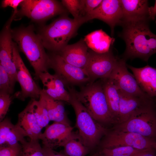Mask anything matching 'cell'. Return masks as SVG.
<instances>
[{
  "instance_id": "cell-20",
  "label": "cell",
  "mask_w": 156,
  "mask_h": 156,
  "mask_svg": "<svg viewBox=\"0 0 156 156\" xmlns=\"http://www.w3.org/2000/svg\"><path fill=\"white\" fill-rule=\"evenodd\" d=\"M127 65L142 91L150 97L156 98V68L148 65L139 68Z\"/></svg>"
},
{
  "instance_id": "cell-12",
  "label": "cell",
  "mask_w": 156,
  "mask_h": 156,
  "mask_svg": "<svg viewBox=\"0 0 156 156\" xmlns=\"http://www.w3.org/2000/svg\"><path fill=\"white\" fill-rule=\"evenodd\" d=\"M126 61L119 58L108 78L122 93L139 97H150L141 89L133 75L128 71Z\"/></svg>"
},
{
  "instance_id": "cell-30",
  "label": "cell",
  "mask_w": 156,
  "mask_h": 156,
  "mask_svg": "<svg viewBox=\"0 0 156 156\" xmlns=\"http://www.w3.org/2000/svg\"><path fill=\"white\" fill-rule=\"evenodd\" d=\"M61 2L68 12L72 15L74 19H80L83 0H62Z\"/></svg>"
},
{
  "instance_id": "cell-7",
  "label": "cell",
  "mask_w": 156,
  "mask_h": 156,
  "mask_svg": "<svg viewBox=\"0 0 156 156\" xmlns=\"http://www.w3.org/2000/svg\"><path fill=\"white\" fill-rule=\"evenodd\" d=\"M19 6L16 17L25 16L38 23L68 13L61 2L55 0H23Z\"/></svg>"
},
{
  "instance_id": "cell-25",
  "label": "cell",
  "mask_w": 156,
  "mask_h": 156,
  "mask_svg": "<svg viewBox=\"0 0 156 156\" xmlns=\"http://www.w3.org/2000/svg\"><path fill=\"white\" fill-rule=\"evenodd\" d=\"M103 85L109 110L117 124L119 122V92L109 79H102Z\"/></svg>"
},
{
  "instance_id": "cell-24",
  "label": "cell",
  "mask_w": 156,
  "mask_h": 156,
  "mask_svg": "<svg viewBox=\"0 0 156 156\" xmlns=\"http://www.w3.org/2000/svg\"><path fill=\"white\" fill-rule=\"evenodd\" d=\"M40 96L44 101L50 121L70 124L63 101L53 99L43 92L42 90Z\"/></svg>"
},
{
  "instance_id": "cell-33",
  "label": "cell",
  "mask_w": 156,
  "mask_h": 156,
  "mask_svg": "<svg viewBox=\"0 0 156 156\" xmlns=\"http://www.w3.org/2000/svg\"><path fill=\"white\" fill-rule=\"evenodd\" d=\"M22 147L21 144L11 146H0V156H21Z\"/></svg>"
},
{
  "instance_id": "cell-16",
  "label": "cell",
  "mask_w": 156,
  "mask_h": 156,
  "mask_svg": "<svg viewBox=\"0 0 156 156\" xmlns=\"http://www.w3.org/2000/svg\"><path fill=\"white\" fill-rule=\"evenodd\" d=\"M39 79L43 85L42 90L43 92L55 100L69 103L70 93L66 89L64 82L57 75L51 74L48 72L41 74Z\"/></svg>"
},
{
  "instance_id": "cell-3",
  "label": "cell",
  "mask_w": 156,
  "mask_h": 156,
  "mask_svg": "<svg viewBox=\"0 0 156 156\" xmlns=\"http://www.w3.org/2000/svg\"><path fill=\"white\" fill-rule=\"evenodd\" d=\"M83 23L81 20L70 18L68 14H63L50 24L41 26L37 34L45 49L57 53L76 36L79 28Z\"/></svg>"
},
{
  "instance_id": "cell-36",
  "label": "cell",
  "mask_w": 156,
  "mask_h": 156,
  "mask_svg": "<svg viewBox=\"0 0 156 156\" xmlns=\"http://www.w3.org/2000/svg\"><path fill=\"white\" fill-rule=\"evenodd\" d=\"M42 148L46 156H67L64 152H58L50 148L43 146Z\"/></svg>"
},
{
  "instance_id": "cell-21",
  "label": "cell",
  "mask_w": 156,
  "mask_h": 156,
  "mask_svg": "<svg viewBox=\"0 0 156 156\" xmlns=\"http://www.w3.org/2000/svg\"><path fill=\"white\" fill-rule=\"evenodd\" d=\"M31 140L40 139L42 129L39 125L33 112L30 101L18 115L17 123Z\"/></svg>"
},
{
  "instance_id": "cell-5",
  "label": "cell",
  "mask_w": 156,
  "mask_h": 156,
  "mask_svg": "<svg viewBox=\"0 0 156 156\" xmlns=\"http://www.w3.org/2000/svg\"><path fill=\"white\" fill-rule=\"evenodd\" d=\"M68 89L70 96L69 103L76 115V126L78 129L79 136L86 146L89 149L93 148L108 131L90 114L77 99L71 88Z\"/></svg>"
},
{
  "instance_id": "cell-27",
  "label": "cell",
  "mask_w": 156,
  "mask_h": 156,
  "mask_svg": "<svg viewBox=\"0 0 156 156\" xmlns=\"http://www.w3.org/2000/svg\"><path fill=\"white\" fill-rule=\"evenodd\" d=\"M31 107L38 124L42 129L47 127L50 121L44 101L41 96L39 100L31 99Z\"/></svg>"
},
{
  "instance_id": "cell-6",
  "label": "cell",
  "mask_w": 156,
  "mask_h": 156,
  "mask_svg": "<svg viewBox=\"0 0 156 156\" xmlns=\"http://www.w3.org/2000/svg\"><path fill=\"white\" fill-rule=\"evenodd\" d=\"M113 129L137 133L151 139L156 137V113L153 104L138 110L127 121L116 124Z\"/></svg>"
},
{
  "instance_id": "cell-22",
  "label": "cell",
  "mask_w": 156,
  "mask_h": 156,
  "mask_svg": "<svg viewBox=\"0 0 156 156\" xmlns=\"http://www.w3.org/2000/svg\"><path fill=\"white\" fill-rule=\"evenodd\" d=\"M26 136L22 129L16 124H13L10 118H5L0 122V146L16 145Z\"/></svg>"
},
{
  "instance_id": "cell-41",
  "label": "cell",
  "mask_w": 156,
  "mask_h": 156,
  "mask_svg": "<svg viewBox=\"0 0 156 156\" xmlns=\"http://www.w3.org/2000/svg\"></svg>"
},
{
  "instance_id": "cell-11",
  "label": "cell",
  "mask_w": 156,
  "mask_h": 156,
  "mask_svg": "<svg viewBox=\"0 0 156 156\" xmlns=\"http://www.w3.org/2000/svg\"><path fill=\"white\" fill-rule=\"evenodd\" d=\"M119 58L113 54L112 50L103 53L90 50L88 62L85 69L90 78V82L98 79L108 78Z\"/></svg>"
},
{
  "instance_id": "cell-8",
  "label": "cell",
  "mask_w": 156,
  "mask_h": 156,
  "mask_svg": "<svg viewBox=\"0 0 156 156\" xmlns=\"http://www.w3.org/2000/svg\"><path fill=\"white\" fill-rule=\"evenodd\" d=\"M105 135L102 148L127 146L140 150L156 149V142L153 139L137 133L113 129Z\"/></svg>"
},
{
  "instance_id": "cell-19",
  "label": "cell",
  "mask_w": 156,
  "mask_h": 156,
  "mask_svg": "<svg viewBox=\"0 0 156 156\" xmlns=\"http://www.w3.org/2000/svg\"><path fill=\"white\" fill-rule=\"evenodd\" d=\"M120 2L123 13L122 23L150 20L148 0H120Z\"/></svg>"
},
{
  "instance_id": "cell-13",
  "label": "cell",
  "mask_w": 156,
  "mask_h": 156,
  "mask_svg": "<svg viewBox=\"0 0 156 156\" xmlns=\"http://www.w3.org/2000/svg\"><path fill=\"white\" fill-rule=\"evenodd\" d=\"M122 18L120 0H103L99 6L82 18L85 23L94 19L103 21L110 27L113 36L115 27L121 25Z\"/></svg>"
},
{
  "instance_id": "cell-40",
  "label": "cell",
  "mask_w": 156,
  "mask_h": 156,
  "mask_svg": "<svg viewBox=\"0 0 156 156\" xmlns=\"http://www.w3.org/2000/svg\"><path fill=\"white\" fill-rule=\"evenodd\" d=\"M155 23H156V21H155Z\"/></svg>"
},
{
  "instance_id": "cell-38",
  "label": "cell",
  "mask_w": 156,
  "mask_h": 156,
  "mask_svg": "<svg viewBox=\"0 0 156 156\" xmlns=\"http://www.w3.org/2000/svg\"><path fill=\"white\" fill-rule=\"evenodd\" d=\"M154 149L147 150L143 153L137 156H156Z\"/></svg>"
},
{
  "instance_id": "cell-35",
  "label": "cell",
  "mask_w": 156,
  "mask_h": 156,
  "mask_svg": "<svg viewBox=\"0 0 156 156\" xmlns=\"http://www.w3.org/2000/svg\"><path fill=\"white\" fill-rule=\"evenodd\" d=\"M23 0H3L2 1L1 7L5 8L8 6L14 9L13 13L16 15L18 10L17 8Z\"/></svg>"
},
{
  "instance_id": "cell-4",
  "label": "cell",
  "mask_w": 156,
  "mask_h": 156,
  "mask_svg": "<svg viewBox=\"0 0 156 156\" xmlns=\"http://www.w3.org/2000/svg\"><path fill=\"white\" fill-rule=\"evenodd\" d=\"M71 89L77 99L97 121L102 125L117 123L109 110L102 81L89 82L79 91Z\"/></svg>"
},
{
  "instance_id": "cell-18",
  "label": "cell",
  "mask_w": 156,
  "mask_h": 156,
  "mask_svg": "<svg viewBox=\"0 0 156 156\" xmlns=\"http://www.w3.org/2000/svg\"><path fill=\"white\" fill-rule=\"evenodd\" d=\"M119 92L120 99L118 123L127 121L132 114L139 109L153 103V98L150 97L134 96Z\"/></svg>"
},
{
  "instance_id": "cell-2",
  "label": "cell",
  "mask_w": 156,
  "mask_h": 156,
  "mask_svg": "<svg viewBox=\"0 0 156 156\" xmlns=\"http://www.w3.org/2000/svg\"><path fill=\"white\" fill-rule=\"evenodd\" d=\"M34 29L33 25H30L11 29L12 36L18 50L25 55L33 68L35 79L39 80L41 74L48 72L49 58Z\"/></svg>"
},
{
  "instance_id": "cell-1",
  "label": "cell",
  "mask_w": 156,
  "mask_h": 156,
  "mask_svg": "<svg viewBox=\"0 0 156 156\" xmlns=\"http://www.w3.org/2000/svg\"><path fill=\"white\" fill-rule=\"evenodd\" d=\"M150 21L122 23L120 26L122 30L118 36L125 41L126 45L122 58L126 60L139 58L147 62L156 53V35L150 29Z\"/></svg>"
},
{
  "instance_id": "cell-31",
  "label": "cell",
  "mask_w": 156,
  "mask_h": 156,
  "mask_svg": "<svg viewBox=\"0 0 156 156\" xmlns=\"http://www.w3.org/2000/svg\"><path fill=\"white\" fill-rule=\"evenodd\" d=\"M14 90L9 75L0 64V92L11 95L13 92Z\"/></svg>"
},
{
  "instance_id": "cell-10",
  "label": "cell",
  "mask_w": 156,
  "mask_h": 156,
  "mask_svg": "<svg viewBox=\"0 0 156 156\" xmlns=\"http://www.w3.org/2000/svg\"><path fill=\"white\" fill-rule=\"evenodd\" d=\"M49 67L64 82L69 85H78L91 82L85 70L66 62L58 54L52 52L49 54Z\"/></svg>"
},
{
  "instance_id": "cell-23",
  "label": "cell",
  "mask_w": 156,
  "mask_h": 156,
  "mask_svg": "<svg viewBox=\"0 0 156 156\" xmlns=\"http://www.w3.org/2000/svg\"><path fill=\"white\" fill-rule=\"evenodd\" d=\"M84 39L89 48L100 53H106L111 50V47L115 40L102 29L89 34Z\"/></svg>"
},
{
  "instance_id": "cell-15",
  "label": "cell",
  "mask_w": 156,
  "mask_h": 156,
  "mask_svg": "<svg viewBox=\"0 0 156 156\" xmlns=\"http://www.w3.org/2000/svg\"><path fill=\"white\" fill-rule=\"evenodd\" d=\"M73 128L70 124L54 122L48 125L40 139L43 146L52 149L63 147L67 142L76 134Z\"/></svg>"
},
{
  "instance_id": "cell-26",
  "label": "cell",
  "mask_w": 156,
  "mask_h": 156,
  "mask_svg": "<svg viewBox=\"0 0 156 156\" xmlns=\"http://www.w3.org/2000/svg\"><path fill=\"white\" fill-rule=\"evenodd\" d=\"M63 147V152L67 156H85L89 150L83 144L78 134L69 140Z\"/></svg>"
},
{
  "instance_id": "cell-32",
  "label": "cell",
  "mask_w": 156,
  "mask_h": 156,
  "mask_svg": "<svg viewBox=\"0 0 156 156\" xmlns=\"http://www.w3.org/2000/svg\"><path fill=\"white\" fill-rule=\"evenodd\" d=\"M12 101L10 94L0 92V121L4 118Z\"/></svg>"
},
{
  "instance_id": "cell-39",
  "label": "cell",
  "mask_w": 156,
  "mask_h": 156,
  "mask_svg": "<svg viewBox=\"0 0 156 156\" xmlns=\"http://www.w3.org/2000/svg\"><path fill=\"white\" fill-rule=\"evenodd\" d=\"M93 156H105L103 154L101 153V154H96L93 155Z\"/></svg>"
},
{
  "instance_id": "cell-9",
  "label": "cell",
  "mask_w": 156,
  "mask_h": 156,
  "mask_svg": "<svg viewBox=\"0 0 156 156\" xmlns=\"http://www.w3.org/2000/svg\"><path fill=\"white\" fill-rule=\"evenodd\" d=\"M12 47L17 80L21 88V91L17 92L15 96L22 101L28 97L36 100L39 99L42 89L33 79L20 55L17 44L14 42Z\"/></svg>"
},
{
  "instance_id": "cell-37",
  "label": "cell",
  "mask_w": 156,
  "mask_h": 156,
  "mask_svg": "<svg viewBox=\"0 0 156 156\" xmlns=\"http://www.w3.org/2000/svg\"><path fill=\"white\" fill-rule=\"evenodd\" d=\"M148 11L149 19L150 20H154L156 16V0L154 6L149 7Z\"/></svg>"
},
{
  "instance_id": "cell-28",
  "label": "cell",
  "mask_w": 156,
  "mask_h": 156,
  "mask_svg": "<svg viewBox=\"0 0 156 156\" xmlns=\"http://www.w3.org/2000/svg\"><path fill=\"white\" fill-rule=\"evenodd\" d=\"M147 150H140L131 146H122L102 148L101 153L105 156H137Z\"/></svg>"
},
{
  "instance_id": "cell-17",
  "label": "cell",
  "mask_w": 156,
  "mask_h": 156,
  "mask_svg": "<svg viewBox=\"0 0 156 156\" xmlns=\"http://www.w3.org/2000/svg\"><path fill=\"white\" fill-rule=\"evenodd\" d=\"M88 48L84 39H81L74 44H68L57 53L68 63L85 69L89 58Z\"/></svg>"
},
{
  "instance_id": "cell-34",
  "label": "cell",
  "mask_w": 156,
  "mask_h": 156,
  "mask_svg": "<svg viewBox=\"0 0 156 156\" xmlns=\"http://www.w3.org/2000/svg\"><path fill=\"white\" fill-rule=\"evenodd\" d=\"M102 1V0H83L82 9L80 18L97 8Z\"/></svg>"
},
{
  "instance_id": "cell-29",
  "label": "cell",
  "mask_w": 156,
  "mask_h": 156,
  "mask_svg": "<svg viewBox=\"0 0 156 156\" xmlns=\"http://www.w3.org/2000/svg\"><path fill=\"white\" fill-rule=\"evenodd\" d=\"M20 143L22 147L21 156H46L39 140L30 139L27 141L25 139Z\"/></svg>"
},
{
  "instance_id": "cell-14",
  "label": "cell",
  "mask_w": 156,
  "mask_h": 156,
  "mask_svg": "<svg viewBox=\"0 0 156 156\" xmlns=\"http://www.w3.org/2000/svg\"><path fill=\"white\" fill-rule=\"evenodd\" d=\"M14 19L11 16L5 25L0 35V64L9 75L11 84L14 88L17 81L16 70L13 54V41L11 23Z\"/></svg>"
}]
</instances>
